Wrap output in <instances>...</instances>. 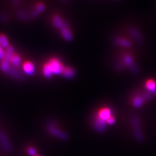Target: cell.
Segmentation results:
<instances>
[{
	"label": "cell",
	"instance_id": "6da1fadb",
	"mask_svg": "<svg viewBox=\"0 0 156 156\" xmlns=\"http://www.w3.org/2000/svg\"><path fill=\"white\" fill-rule=\"evenodd\" d=\"M50 68L54 74H60L62 73L64 67L61 63V62L56 58H53L48 62Z\"/></svg>",
	"mask_w": 156,
	"mask_h": 156
},
{
	"label": "cell",
	"instance_id": "7a4b0ae2",
	"mask_svg": "<svg viewBox=\"0 0 156 156\" xmlns=\"http://www.w3.org/2000/svg\"><path fill=\"white\" fill-rule=\"evenodd\" d=\"M0 144L5 150L8 151L11 150V142L7 135L3 132H0Z\"/></svg>",
	"mask_w": 156,
	"mask_h": 156
},
{
	"label": "cell",
	"instance_id": "3957f363",
	"mask_svg": "<svg viewBox=\"0 0 156 156\" xmlns=\"http://www.w3.org/2000/svg\"><path fill=\"white\" fill-rule=\"evenodd\" d=\"M111 116V109L107 108H104L100 111L97 116V119L101 120L102 121L106 122Z\"/></svg>",
	"mask_w": 156,
	"mask_h": 156
},
{
	"label": "cell",
	"instance_id": "277c9868",
	"mask_svg": "<svg viewBox=\"0 0 156 156\" xmlns=\"http://www.w3.org/2000/svg\"><path fill=\"white\" fill-rule=\"evenodd\" d=\"M55 125H49L48 126V130L49 131V132L53 135L54 136H56L60 139H67V136L63 132L61 131L60 130H58L57 128H56L55 127Z\"/></svg>",
	"mask_w": 156,
	"mask_h": 156
},
{
	"label": "cell",
	"instance_id": "5b68a950",
	"mask_svg": "<svg viewBox=\"0 0 156 156\" xmlns=\"http://www.w3.org/2000/svg\"><path fill=\"white\" fill-rule=\"evenodd\" d=\"M23 68L24 71L28 75L33 74L35 70L34 64L30 61L26 62L23 65Z\"/></svg>",
	"mask_w": 156,
	"mask_h": 156
},
{
	"label": "cell",
	"instance_id": "8992f818",
	"mask_svg": "<svg viewBox=\"0 0 156 156\" xmlns=\"http://www.w3.org/2000/svg\"><path fill=\"white\" fill-rule=\"evenodd\" d=\"M14 52H15L14 48L12 46H9L7 49V52H5V58H4V60H5L8 62H11L12 58L13 57V56L15 54Z\"/></svg>",
	"mask_w": 156,
	"mask_h": 156
},
{
	"label": "cell",
	"instance_id": "52a82bcc",
	"mask_svg": "<svg viewBox=\"0 0 156 156\" xmlns=\"http://www.w3.org/2000/svg\"><path fill=\"white\" fill-rule=\"evenodd\" d=\"M146 87L151 93L156 94V82L154 81H147L146 83Z\"/></svg>",
	"mask_w": 156,
	"mask_h": 156
},
{
	"label": "cell",
	"instance_id": "ba28073f",
	"mask_svg": "<svg viewBox=\"0 0 156 156\" xmlns=\"http://www.w3.org/2000/svg\"><path fill=\"white\" fill-rule=\"evenodd\" d=\"M0 46L2 48L5 49H7L9 46V42L7 37L3 34L0 35Z\"/></svg>",
	"mask_w": 156,
	"mask_h": 156
},
{
	"label": "cell",
	"instance_id": "9c48e42d",
	"mask_svg": "<svg viewBox=\"0 0 156 156\" xmlns=\"http://www.w3.org/2000/svg\"><path fill=\"white\" fill-rule=\"evenodd\" d=\"M43 72L44 75L47 77H50V76H52L53 72L48 62L44 65L43 68Z\"/></svg>",
	"mask_w": 156,
	"mask_h": 156
},
{
	"label": "cell",
	"instance_id": "30bf717a",
	"mask_svg": "<svg viewBox=\"0 0 156 156\" xmlns=\"http://www.w3.org/2000/svg\"><path fill=\"white\" fill-rule=\"evenodd\" d=\"M21 61H22V59H21L19 55L15 54L14 56H13V57L12 58L11 62L14 66H18L20 65Z\"/></svg>",
	"mask_w": 156,
	"mask_h": 156
},
{
	"label": "cell",
	"instance_id": "8fae6325",
	"mask_svg": "<svg viewBox=\"0 0 156 156\" xmlns=\"http://www.w3.org/2000/svg\"><path fill=\"white\" fill-rule=\"evenodd\" d=\"M62 74L66 77L69 78V77H72L74 75V71L71 68L64 67V70L62 72Z\"/></svg>",
	"mask_w": 156,
	"mask_h": 156
},
{
	"label": "cell",
	"instance_id": "7c38bea8",
	"mask_svg": "<svg viewBox=\"0 0 156 156\" xmlns=\"http://www.w3.org/2000/svg\"><path fill=\"white\" fill-rule=\"evenodd\" d=\"M143 103V99L140 96L136 97L133 100V105L136 108L140 107L142 105Z\"/></svg>",
	"mask_w": 156,
	"mask_h": 156
},
{
	"label": "cell",
	"instance_id": "4fadbf2b",
	"mask_svg": "<svg viewBox=\"0 0 156 156\" xmlns=\"http://www.w3.org/2000/svg\"><path fill=\"white\" fill-rule=\"evenodd\" d=\"M0 68L3 71V72H8L9 71L10 69V65H9V62L3 60L1 64H0Z\"/></svg>",
	"mask_w": 156,
	"mask_h": 156
},
{
	"label": "cell",
	"instance_id": "5bb4252c",
	"mask_svg": "<svg viewBox=\"0 0 156 156\" xmlns=\"http://www.w3.org/2000/svg\"><path fill=\"white\" fill-rule=\"evenodd\" d=\"M27 152L31 156H35L37 154H36V150H35V149L34 148L32 147H30L28 148Z\"/></svg>",
	"mask_w": 156,
	"mask_h": 156
},
{
	"label": "cell",
	"instance_id": "9a60e30c",
	"mask_svg": "<svg viewBox=\"0 0 156 156\" xmlns=\"http://www.w3.org/2000/svg\"><path fill=\"white\" fill-rule=\"evenodd\" d=\"M5 56V52L3 49L2 47L0 46V60H4Z\"/></svg>",
	"mask_w": 156,
	"mask_h": 156
},
{
	"label": "cell",
	"instance_id": "2e32d148",
	"mask_svg": "<svg viewBox=\"0 0 156 156\" xmlns=\"http://www.w3.org/2000/svg\"><path fill=\"white\" fill-rule=\"evenodd\" d=\"M44 9V6L42 4H39L37 7V11L38 12H41L42 11H43V10Z\"/></svg>",
	"mask_w": 156,
	"mask_h": 156
},
{
	"label": "cell",
	"instance_id": "e0dca14e",
	"mask_svg": "<svg viewBox=\"0 0 156 156\" xmlns=\"http://www.w3.org/2000/svg\"><path fill=\"white\" fill-rule=\"evenodd\" d=\"M114 122H115V118L112 116H111L106 121V123L109 124H112L114 123Z\"/></svg>",
	"mask_w": 156,
	"mask_h": 156
},
{
	"label": "cell",
	"instance_id": "ac0fdd59",
	"mask_svg": "<svg viewBox=\"0 0 156 156\" xmlns=\"http://www.w3.org/2000/svg\"><path fill=\"white\" fill-rule=\"evenodd\" d=\"M150 97H151V96H150V94H147L145 95V96H144L145 99H146V100H149V99L150 98Z\"/></svg>",
	"mask_w": 156,
	"mask_h": 156
},
{
	"label": "cell",
	"instance_id": "d6986e66",
	"mask_svg": "<svg viewBox=\"0 0 156 156\" xmlns=\"http://www.w3.org/2000/svg\"><path fill=\"white\" fill-rule=\"evenodd\" d=\"M35 156H40V155H38V154H36Z\"/></svg>",
	"mask_w": 156,
	"mask_h": 156
}]
</instances>
